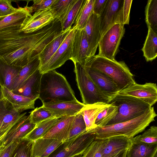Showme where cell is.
<instances>
[{"instance_id":"cell-1","label":"cell","mask_w":157,"mask_h":157,"mask_svg":"<svg viewBox=\"0 0 157 157\" xmlns=\"http://www.w3.org/2000/svg\"><path fill=\"white\" fill-rule=\"evenodd\" d=\"M38 98L42 103L77 100L65 77L55 70L42 74Z\"/></svg>"},{"instance_id":"cell-2","label":"cell","mask_w":157,"mask_h":157,"mask_svg":"<svg viewBox=\"0 0 157 157\" xmlns=\"http://www.w3.org/2000/svg\"><path fill=\"white\" fill-rule=\"evenodd\" d=\"M156 116L154 108L152 106L144 114L134 119L112 125L97 126L92 129L96 133V139H104L118 136L131 139L155 121Z\"/></svg>"},{"instance_id":"cell-3","label":"cell","mask_w":157,"mask_h":157,"mask_svg":"<svg viewBox=\"0 0 157 157\" xmlns=\"http://www.w3.org/2000/svg\"><path fill=\"white\" fill-rule=\"evenodd\" d=\"M84 67L108 76L117 85L119 91L136 82L133 75L124 61H117L115 59H110L94 55L89 59Z\"/></svg>"},{"instance_id":"cell-4","label":"cell","mask_w":157,"mask_h":157,"mask_svg":"<svg viewBox=\"0 0 157 157\" xmlns=\"http://www.w3.org/2000/svg\"><path fill=\"white\" fill-rule=\"evenodd\" d=\"M108 104L117 106L118 111L116 116L108 122L106 125L134 119L144 114L152 107L136 98L118 94L114 96Z\"/></svg>"},{"instance_id":"cell-5","label":"cell","mask_w":157,"mask_h":157,"mask_svg":"<svg viewBox=\"0 0 157 157\" xmlns=\"http://www.w3.org/2000/svg\"><path fill=\"white\" fill-rule=\"evenodd\" d=\"M74 71L83 104L89 105L98 102L108 104L113 97L102 91L90 77L84 67L75 63Z\"/></svg>"},{"instance_id":"cell-6","label":"cell","mask_w":157,"mask_h":157,"mask_svg":"<svg viewBox=\"0 0 157 157\" xmlns=\"http://www.w3.org/2000/svg\"><path fill=\"white\" fill-rule=\"evenodd\" d=\"M96 134L92 129L68 140L59 146L48 157H73L82 155L95 139Z\"/></svg>"},{"instance_id":"cell-7","label":"cell","mask_w":157,"mask_h":157,"mask_svg":"<svg viewBox=\"0 0 157 157\" xmlns=\"http://www.w3.org/2000/svg\"><path fill=\"white\" fill-rule=\"evenodd\" d=\"M125 32L124 25L120 23L115 24L109 29L99 41L98 55L110 59H115Z\"/></svg>"},{"instance_id":"cell-8","label":"cell","mask_w":157,"mask_h":157,"mask_svg":"<svg viewBox=\"0 0 157 157\" xmlns=\"http://www.w3.org/2000/svg\"><path fill=\"white\" fill-rule=\"evenodd\" d=\"M123 2V0H107L104 9L98 16L99 41L109 29L115 24L120 23V11Z\"/></svg>"},{"instance_id":"cell-9","label":"cell","mask_w":157,"mask_h":157,"mask_svg":"<svg viewBox=\"0 0 157 157\" xmlns=\"http://www.w3.org/2000/svg\"><path fill=\"white\" fill-rule=\"evenodd\" d=\"M76 29L75 27H72L55 53L40 71L41 73L55 70L64 64L67 61L70 59L72 40Z\"/></svg>"},{"instance_id":"cell-10","label":"cell","mask_w":157,"mask_h":157,"mask_svg":"<svg viewBox=\"0 0 157 157\" xmlns=\"http://www.w3.org/2000/svg\"><path fill=\"white\" fill-rule=\"evenodd\" d=\"M117 94L136 98L151 106L157 101V87L155 83L146 82L140 84L135 82Z\"/></svg>"},{"instance_id":"cell-11","label":"cell","mask_w":157,"mask_h":157,"mask_svg":"<svg viewBox=\"0 0 157 157\" xmlns=\"http://www.w3.org/2000/svg\"><path fill=\"white\" fill-rule=\"evenodd\" d=\"M24 113L7 132L0 142V146H7L13 142L24 138L34 128L36 124L32 123L29 115Z\"/></svg>"},{"instance_id":"cell-12","label":"cell","mask_w":157,"mask_h":157,"mask_svg":"<svg viewBox=\"0 0 157 157\" xmlns=\"http://www.w3.org/2000/svg\"><path fill=\"white\" fill-rule=\"evenodd\" d=\"M22 114L17 112L10 102L0 96V142Z\"/></svg>"},{"instance_id":"cell-13","label":"cell","mask_w":157,"mask_h":157,"mask_svg":"<svg viewBox=\"0 0 157 157\" xmlns=\"http://www.w3.org/2000/svg\"><path fill=\"white\" fill-rule=\"evenodd\" d=\"M88 44L84 29H76L72 42L70 59L84 67L87 61Z\"/></svg>"},{"instance_id":"cell-14","label":"cell","mask_w":157,"mask_h":157,"mask_svg":"<svg viewBox=\"0 0 157 157\" xmlns=\"http://www.w3.org/2000/svg\"><path fill=\"white\" fill-rule=\"evenodd\" d=\"M85 105L78 100L43 103L42 105L52 113L54 117L58 118L64 116H75Z\"/></svg>"},{"instance_id":"cell-15","label":"cell","mask_w":157,"mask_h":157,"mask_svg":"<svg viewBox=\"0 0 157 157\" xmlns=\"http://www.w3.org/2000/svg\"><path fill=\"white\" fill-rule=\"evenodd\" d=\"M56 19L50 8L36 11L28 18L21 31L25 33L36 32L51 23Z\"/></svg>"},{"instance_id":"cell-16","label":"cell","mask_w":157,"mask_h":157,"mask_svg":"<svg viewBox=\"0 0 157 157\" xmlns=\"http://www.w3.org/2000/svg\"><path fill=\"white\" fill-rule=\"evenodd\" d=\"M17 11L0 20V33L21 28L33 12L32 6L19 7Z\"/></svg>"},{"instance_id":"cell-17","label":"cell","mask_w":157,"mask_h":157,"mask_svg":"<svg viewBox=\"0 0 157 157\" xmlns=\"http://www.w3.org/2000/svg\"><path fill=\"white\" fill-rule=\"evenodd\" d=\"M84 29L87 36L88 44V61L95 55L98 47L100 35L98 16L93 13L88 19Z\"/></svg>"},{"instance_id":"cell-18","label":"cell","mask_w":157,"mask_h":157,"mask_svg":"<svg viewBox=\"0 0 157 157\" xmlns=\"http://www.w3.org/2000/svg\"><path fill=\"white\" fill-rule=\"evenodd\" d=\"M42 74L39 69H38L19 87L11 91L15 94L36 100L39 97Z\"/></svg>"},{"instance_id":"cell-19","label":"cell","mask_w":157,"mask_h":157,"mask_svg":"<svg viewBox=\"0 0 157 157\" xmlns=\"http://www.w3.org/2000/svg\"><path fill=\"white\" fill-rule=\"evenodd\" d=\"M84 67L90 77L102 91L112 96L118 94L119 90L117 86L109 77L97 70Z\"/></svg>"},{"instance_id":"cell-20","label":"cell","mask_w":157,"mask_h":157,"mask_svg":"<svg viewBox=\"0 0 157 157\" xmlns=\"http://www.w3.org/2000/svg\"><path fill=\"white\" fill-rule=\"evenodd\" d=\"M0 96L10 102L15 109L21 113L23 111L34 109L36 100L17 94L5 87L0 86Z\"/></svg>"},{"instance_id":"cell-21","label":"cell","mask_w":157,"mask_h":157,"mask_svg":"<svg viewBox=\"0 0 157 157\" xmlns=\"http://www.w3.org/2000/svg\"><path fill=\"white\" fill-rule=\"evenodd\" d=\"M103 140V157H111L122 151L128 149L131 143V139L122 136Z\"/></svg>"},{"instance_id":"cell-22","label":"cell","mask_w":157,"mask_h":157,"mask_svg":"<svg viewBox=\"0 0 157 157\" xmlns=\"http://www.w3.org/2000/svg\"><path fill=\"white\" fill-rule=\"evenodd\" d=\"M75 116H64L60 118L42 138L54 139L65 142L68 139L70 128Z\"/></svg>"},{"instance_id":"cell-23","label":"cell","mask_w":157,"mask_h":157,"mask_svg":"<svg viewBox=\"0 0 157 157\" xmlns=\"http://www.w3.org/2000/svg\"><path fill=\"white\" fill-rule=\"evenodd\" d=\"M64 142L52 138H41L33 141L32 155L33 157H48Z\"/></svg>"},{"instance_id":"cell-24","label":"cell","mask_w":157,"mask_h":157,"mask_svg":"<svg viewBox=\"0 0 157 157\" xmlns=\"http://www.w3.org/2000/svg\"><path fill=\"white\" fill-rule=\"evenodd\" d=\"M71 28H69L64 31L62 30L45 47L39 56L40 71L42 70L55 53Z\"/></svg>"},{"instance_id":"cell-25","label":"cell","mask_w":157,"mask_h":157,"mask_svg":"<svg viewBox=\"0 0 157 157\" xmlns=\"http://www.w3.org/2000/svg\"><path fill=\"white\" fill-rule=\"evenodd\" d=\"M22 67L9 65L0 57V86L11 91L14 80Z\"/></svg>"},{"instance_id":"cell-26","label":"cell","mask_w":157,"mask_h":157,"mask_svg":"<svg viewBox=\"0 0 157 157\" xmlns=\"http://www.w3.org/2000/svg\"><path fill=\"white\" fill-rule=\"evenodd\" d=\"M109 104L98 102L94 104L85 105L79 112L83 116L85 121L86 131L96 128L97 126L95 122L98 114Z\"/></svg>"},{"instance_id":"cell-27","label":"cell","mask_w":157,"mask_h":157,"mask_svg":"<svg viewBox=\"0 0 157 157\" xmlns=\"http://www.w3.org/2000/svg\"><path fill=\"white\" fill-rule=\"evenodd\" d=\"M157 150V143L131 142L127 150L126 157H154Z\"/></svg>"},{"instance_id":"cell-28","label":"cell","mask_w":157,"mask_h":157,"mask_svg":"<svg viewBox=\"0 0 157 157\" xmlns=\"http://www.w3.org/2000/svg\"><path fill=\"white\" fill-rule=\"evenodd\" d=\"M148 28V33L141 49L147 62L153 61L157 56V34L150 28Z\"/></svg>"},{"instance_id":"cell-29","label":"cell","mask_w":157,"mask_h":157,"mask_svg":"<svg viewBox=\"0 0 157 157\" xmlns=\"http://www.w3.org/2000/svg\"><path fill=\"white\" fill-rule=\"evenodd\" d=\"M86 0H75L66 15L60 21L62 31L72 28Z\"/></svg>"},{"instance_id":"cell-30","label":"cell","mask_w":157,"mask_h":157,"mask_svg":"<svg viewBox=\"0 0 157 157\" xmlns=\"http://www.w3.org/2000/svg\"><path fill=\"white\" fill-rule=\"evenodd\" d=\"M59 119L53 117L36 124L33 129L24 138L33 141L43 137Z\"/></svg>"},{"instance_id":"cell-31","label":"cell","mask_w":157,"mask_h":157,"mask_svg":"<svg viewBox=\"0 0 157 157\" xmlns=\"http://www.w3.org/2000/svg\"><path fill=\"white\" fill-rule=\"evenodd\" d=\"M40 65V61L38 57L29 62L23 67L14 80L12 90L19 87L35 71L39 69Z\"/></svg>"},{"instance_id":"cell-32","label":"cell","mask_w":157,"mask_h":157,"mask_svg":"<svg viewBox=\"0 0 157 157\" xmlns=\"http://www.w3.org/2000/svg\"><path fill=\"white\" fill-rule=\"evenodd\" d=\"M94 0H86L73 27L77 30L84 29L90 16L93 13V6Z\"/></svg>"},{"instance_id":"cell-33","label":"cell","mask_w":157,"mask_h":157,"mask_svg":"<svg viewBox=\"0 0 157 157\" xmlns=\"http://www.w3.org/2000/svg\"><path fill=\"white\" fill-rule=\"evenodd\" d=\"M145 21L150 28L157 34V0L147 1L145 9Z\"/></svg>"},{"instance_id":"cell-34","label":"cell","mask_w":157,"mask_h":157,"mask_svg":"<svg viewBox=\"0 0 157 157\" xmlns=\"http://www.w3.org/2000/svg\"><path fill=\"white\" fill-rule=\"evenodd\" d=\"M75 0H56L50 8L56 19L60 21L64 17Z\"/></svg>"},{"instance_id":"cell-35","label":"cell","mask_w":157,"mask_h":157,"mask_svg":"<svg viewBox=\"0 0 157 157\" xmlns=\"http://www.w3.org/2000/svg\"><path fill=\"white\" fill-rule=\"evenodd\" d=\"M117 107L113 104H109L98 115L95 124L97 126H106L108 122L116 116L117 113Z\"/></svg>"},{"instance_id":"cell-36","label":"cell","mask_w":157,"mask_h":157,"mask_svg":"<svg viewBox=\"0 0 157 157\" xmlns=\"http://www.w3.org/2000/svg\"><path fill=\"white\" fill-rule=\"evenodd\" d=\"M33 141L25 138L21 139L10 157H33L32 149Z\"/></svg>"},{"instance_id":"cell-37","label":"cell","mask_w":157,"mask_h":157,"mask_svg":"<svg viewBox=\"0 0 157 157\" xmlns=\"http://www.w3.org/2000/svg\"><path fill=\"white\" fill-rule=\"evenodd\" d=\"M86 131V125L83 116L79 112L75 116L71 124L68 140L79 136Z\"/></svg>"},{"instance_id":"cell-38","label":"cell","mask_w":157,"mask_h":157,"mask_svg":"<svg viewBox=\"0 0 157 157\" xmlns=\"http://www.w3.org/2000/svg\"><path fill=\"white\" fill-rule=\"evenodd\" d=\"M132 142H144L148 144L157 143V127L151 126L142 134L131 139Z\"/></svg>"},{"instance_id":"cell-39","label":"cell","mask_w":157,"mask_h":157,"mask_svg":"<svg viewBox=\"0 0 157 157\" xmlns=\"http://www.w3.org/2000/svg\"><path fill=\"white\" fill-rule=\"evenodd\" d=\"M30 113L31 121L35 124L54 117L52 113L43 105L36 108Z\"/></svg>"},{"instance_id":"cell-40","label":"cell","mask_w":157,"mask_h":157,"mask_svg":"<svg viewBox=\"0 0 157 157\" xmlns=\"http://www.w3.org/2000/svg\"><path fill=\"white\" fill-rule=\"evenodd\" d=\"M103 139H95L82 155V157H103Z\"/></svg>"},{"instance_id":"cell-41","label":"cell","mask_w":157,"mask_h":157,"mask_svg":"<svg viewBox=\"0 0 157 157\" xmlns=\"http://www.w3.org/2000/svg\"><path fill=\"white\" fill-rule=\"evenodd\" d=\"M132 0H124L120 13V23L124 25H128L130 19V9Z\"/></svg>"},{"instance_id":"cell-42","label":"cell","mask_w":157,"mask_h":157,"mask_svg":"<svg viewBox=\"0 0 157 157\" xmlns=\"http://www.w3.org/2000/svg\"><path fill=\"white\" fill-rule=\"evenodd\" d=\"M11 2L10 0H0V17L3 18L18 10L19 8L13 7Z\"/></svg>"},{"instance_id":"cell-43","label":"cell","mask_w":157,"mask_h":157,"mask_svg":"<svg viewBox=\"0 0 157 157\" xmlns=\"http://www.w3.org/2000/svg\"><path fill=\"white\" fill-rule=\"evenodd\" d=\"M56 0H34L32 7L33 12L49 8Z\"/></svg>"},{"instance_id":"cell-44","label":"cell","mask_w":157,"mask_h":157,"mask_svg":"<svg viewBox=\"0 0 157 157\" xmlns=\"http://www.w3.org/2000/svg\"><path fill=\"white\" fill-rule=\"evenodd\" d=\"M19 141L14 142L6 147L0 146V157H10Z\"/></svg>"},{"instance_id":"cell-45","label":"cell","mask_w":157,"mask_h":157,"mask_svg":"<svg viewBox=\"0 0 157 157\" xmlns=\"http://www.w3.org/2000/svg\"><path fill=\"white\" fill-rule=\"evenodd\" d=\"M108 0H94L93 13L99 16L104 9Z\"/></svg>"},{"instance_id":"cell-46","label":"cell","mask_w":157,"mask_h":157,"mask_svg":"<svg viewBox=\"0 0 157 157\" xmlns=\"http://www.w3.org/2000/svg\"><path fill=\"white\" fill-rule=\"evenodd\" d=\"M127 150L122 151L111 157H126Z\"/></svg>"},{"instance_id":"cell-47","label":"cell","mask_w":157,"mask_h":157,"mask_svg":"<svg viewBox=\"0 0 157 157\" xmlns=\"http://www.w3.org/2000/svg\"><path fill=\"white\" fill-rule=\"evenodd\" d=\"M82 155H80L74 156L73 157H82Z\"/></svg>"},{"instance_id":"cell-48","label":"cell","mask_w":157,"mask_h":157,"mask_svg":"<svg viewBox=\"0 0 157 157\" xmlns=\"http://www.w3.org/2000/svg\"><path fill=\"white\" fill-rule=\"evenodd\" d=\"M154 157H157V153L155 154V156Z\"/></svg>"},{"instance_id":"cell-49","label":"cell","mask_w":157,"mask_h":157,"mask_svg":"<svg viewBox=\"0 0 157 157\" xmlns=\"http://www.w3.org/2000/svg\"><path fill=\"white\" fill-rule=\"evenodd\" d=\"M3 18L2 17H0V20Z\"/></svg>"},{"instance_id":"cell-50","label":"cell","mask_w":157,"mask_h":157,"mask_svg":"<svg viewBox=\"0 0 157 157\" xmlns=\"http://www.w3.org/2000/svg\"><path fill=\"white\" fill-rule=\"evenodd\" d=\"M39 157V156H35V157Z\"/></svg>"},{"instance_id":"cell-51","label":"cell","mask_w":157,"mask_h":157,"mask_svg":"<svg viewBox=\"0 0 157 157\" xmlns=\"http://www.w3.org/2000/svg\"></svg>"}]
</instances>
